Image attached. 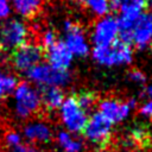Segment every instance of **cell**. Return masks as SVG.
I'll return each instance as SVG.
<instances>
[{
  "label": "cell",
  "mask_w": 152,
  "mask_h": 152,
  "mask_svg": "<svg viewBox=\"0 0 152 152\" xmlns=\"http://www.w3.org/2000/svg\"><path fill=\"white\" fill-rule=\"evenodd\" d=\"M78 106L84 110V112H89L91 110L96 104H97V97L93 91H88V90H83L80 91L76 96H75Z\"/></svg>",
  "instance_id": "d6986e66"
},
{
  "label": "cell",
  "mask_w": 152,
  "mask_h": 152,
  "mask_svg": "<svg viewBox=\"0 0 152 152\" xmlns=\"http://www.w3.org/2000/svg\"><path fill=\"white\" fill-rule=\"evenodd\" d=\"M63 32H64L63 43L66 45V48L69 49V51L72 53L74 57L83 58L90 53L91 48H90L89 37L80 25L66 19L63 23Z\"/></svg>",
  "instance_id": "52a82bcc"
},
{
  "label": "cell",
  "mask_w": 152,
  "mask_h": 152,
  "mask_svg": "<svg viewBox=\"0 0 152 152\" xmlns=\"http://www.w3.org/2000/svg\"><path fill=\"white\" fill-rule=\"evenodd\" d=\"M133 49L131 44L116 40L109 46H94L90 51L93 61L104 68L125 66L133 61Z\"/></svg>",
  "instance_id": "6da1fadb"
},
{
  "label": "cell",
  "mask_w": 152,
  "mask_h": 152,
  "mask_svg": "<svg viewBox=\"0 0 152 152\" xmlns=\"http://www.w3.org/2000/svg\"><path fill=\"white\" fill-rule=\"evenodd\" d=\"M23 135L31 142H50L52 139L51 127L40 120L27 122L23 128Z\"/></svg>",
  "instance_id": "4fadbf2b"
},
{
  "label": "cell",
  "mask_w": 152,
  "mask_h": 152,
  "mask_svg": "<svg viewBox=\"0 0 152 152\" xmlns=\"http://www.w3.org/2000/svg\"><path fill=\"white\" fill-rule=\"evenodd\" d=\"M131 110L126 101L116 97H104L97 102V112L112 125H118L127 120Z\"/></svg>",
  "instance_id": "30bf717a"
},
{
  "label": "cell",
  "mask_w": 152,
  "mask_h": 152,
  "mask_svg": "<svg viewBox=\"0 0 152 152\" xmlns=\"http://www.w3.org/2000/svg\"><path fill=\"white\" fill-rule=\"evenodd\" d=\"M72 1H75V2H78V4H80V2H83L84 0H72Z\"/></svg>",
  "instance_id": "83f0119b"
},
{
  "label": "cell",
  "mask_w": 152,
  "mask_h": 152,
  "mask_svg": "<svg viewBox=\"0 0 152 152\" xmlns=\"http://www.w3.org/2000/svg\"><path fill=\"white\" fill-rule=\"evenodd\" d=\"M152 42V18L151 13H142L131 34V44H133L137 49L144 50L146 49Z\"/></svg>",
  "instance_id": "8fae6325"
},
{
  "label": "cell",
  "mask_w": 152,
  "mask_h": 152,
  "mask_svg": "<svg viewBox=\"0 0 152 152\" xmlns=\"http://www.w3.org/2000/svg\"><path fill=\"white\" fill-rule=\"evenodd\" d=\"M131 137H132V140L133 141L139 142V144H142V142H147L148 141L150 132H148V129L145 126L138 125V126H135V127L132 128Z\"/></svg>",
  "instance_id": "ffe728a7"
},
{
  "label": "cell",
  "mask_w": 152,
  "mask_h": 152,
  "mask_svg": "<svg viewBox=\"0 0 152 152\" xmlns=\"http://www.w3.org/2000/svg\"><path fill=\"white\" fill-rule=\"evenodd\" d=\"M56 42H58L57 34L52 28H46V30H44L42 32V34H40V44H39L42 48H45V50H46L50 46H52Z\"/></svg>",
  "instance_id": "44dd1931"
},
{
  "label": "cell",
  "mask_w": 152,
  "mask_h": 152,
  "mask_svg": "<svg viewBox=\"0 0 152 152\" xmlns=\"http://www.w3.org/2000/svg\"><path fill=\"white\" fill-rule=\"evenodd\" d=\"M12 7L10 0H0V20H6L11 17Z\"/></svg>",
  "instance_id": "cb8c5ba5"
},
{
  "label": "cell",
  "mask_w": 152,
  "mask_h": 152,
  "mask_svg": "<svg viewBox=\"0 0 152 152\" xmlns=\"http://www.w3.org/2000/svg\"><path fill=\"white\" fill-rule=\"evenodd\" d=\"M139 114L147 120H152V100H146L139 104Z\"/></svg>",
  "instance_id": "603a6c76"
},
{
  "label": "cell",
  "mask_w": 152,
  "mask_h": 152,
  "mask_svg": "<svg viewBox=\"0 0 152 152\" xmlns=\"http://www.w3.org/2000/svg\"><path fill=\"white\" fill-rule=\"evenodd\" d=\"M18 83V78L13 72L0 68V101L12 95Z\"/></svg>",
  "instance_id": "e0dca14e"
},
{
  "label": "cell",
  "mask_w": 152,
  "mask_h": 152,
  "mask_svg": "<svg viewBox=\"0 0 152 152\" xmlns=\"http://www.w3.org/2000/svg\"><path fill=\"white\" fill-rule=\"evenodd\" d=\"M150 13H151V18H152V12H150Z\"/></svg>",
  "instance_id": "f546056e"
},
{
  "label": "cell",
  "mask_w": 152,
  "mask_h": 152,
  "mask_svg": "<svg viewBox=\"0 0 152 152\" xmlns=\"http://www.w3.org/2000/svg\"><path fill=\"white\" fill-rule=\"evenodd\" d=\"M44 57L43 48L33 42H26L12 52L11 64L18 72L27 74L37 64L42 63Z\"/></svg>",
  "instance_id": "ba28073f"
},
{
  "label": "cell",
  "mask_w": 152,
  "mask_h": 152,
  "mask_svg": "<svg viewBox=\"0 0 152 152\" xmlns=\"http://www.w3.org/2000/svg\"><path fill=\"white\" fill-rule=\"evenodd\" d=\"M30 28L23 19L8 18L0 25V50L4 52L14 51L27 42Z\"/></svg>",
  "instance_id": "277c9868"
},
{
  "label": "cell",
  "mask_w": 152,
  "mask_h": 152,
  "mask_svg": "<svg viewBox=\"0 0 152 152\" xmlns=\"http://www.w3.org/2000/svg\"><path fill=\"white\" fill-rule=\"evenodd\" d=\"M45 56L48 59L46 63L59 70H69L74 62L72 53L69 51L66 45L61 40L56 42L52 46L46 49Z\"/></svg>",
  "instance_id": "7c38bea8"
},
{
  "label": "cell",
  "mask_w": 152,
  "mask_h": 152,
  "mask_svg": "<svg viewBox=\"0 0 152 152\" xmlns=\"http://www.w3.org/2000/svg\"><path fill=\"white\" fill-rule=\"evenodd\" d=\"M147 1H148V4L152 6V0H146V2H147Z\"/></svg>",
  "instance_id": "f1b7e54d"
},
{
  "label": "cell",
  "mask_w": 152,
  "mask_h": 152,
  "mask_svg": "<svg viewBox=\"0 0 152 152\" xmlns=\"http://www.w3.org/2000/svg\"><path fill=\"white\" fill-rule=\"evenodd\" d=\"M113 125L108 122L99 112L93 113L82 132L86 140L99 150H104L112 139Z\"/></svg>",
  "instance_id": "5b68a950"
},
{
  "label": "cell",
  "mask_w": 152,
  "mask_h": 152,
  "mask_svg": "<svg viewBox=\"0 0 152 152\" xmlns=\"http://www.w3.org/2000/svg\"><path fill=\"white\" fill-rule=\"evenodd\" d=\"M28 82L40 88H63L71 81L69 70H59L49 63H39L26 74Z\"/></svg>",
  "instance_id": "3957f363"
},
{
  "label": "cell",
  "mask_w": 152,
  "mask_h": 152,
  "mask_svg": "<svg viewBox=\"0 0 152 152\" xmlns=\"http://www.w3.org/2000/svg\"><path fill=\"white\" fill-rule=\"evenodd\" d=\"M119 38V25L116 18L113 15H104L99 18L91 27L89 42L94 46H109Z\"/></svg>",
  "instance_id": "9c48e42d"
},
{
  "label": "cell",
  "mask_w": 152,
  "mask_h": 152,
  "mask_svg": "<svg viewBox=\"0 0 152 152\" xmlns=\"http://www.w3.org/2000/svg\"><path fill=\"white\" fill-rule=\"evenodd\" d=\"M12 11H14L21 18H32L34 17L43 4V0H10Z\"/></svg>",
  "instance_id": "9a60e30c"
},
{
  "label": "cell",
  "mask_w": 152,
  "mask_h": 152,
  "mask_svg": "<svg viewBox=\"0 0 152 152\" xmlns=\"http://www.w3.org/2000/svg\"><path fill=\"white\" fill-rule=\"evenodd\" d=\"M57 144L63 152H81L83 150L82 140L74 137L66 131H59L57 134Z\"/></svg>",
  "instance_id": "2e32d148"
},
{
  "label": "cell",
  "mask_w": 152,
  "mask_h": 152,
  "mask_svg": "<svg viewBox=\"0 0 152 152\" xmlns=\"http://www.w3.org/2000/svg\"><path fill=\"white\" fill-rule=\"evenodd\" d=\"M5 142L10 148L17 147L19 145H21L23 142V137L20 133L15 132V131H10L5 134Z\"/></svg>",
  "instance_id": "7402d4cb"
},
{
  "label": "cell",
  "mask_w": 152,
  "mask_h": 152,
  "mask_svg": "<svg viewBox=\"0 0 152 152\" xmlns=\"http://www.w3.org/2000/svg\"><path fill=\"white\" fill-rule=\"evenodd\" d=\"M58 112L59 119L66 132L71 134H80L83 132L89 116L88 113L78 106L75 96L65 97Z\"/></svg>",
  "instance_id": "8992f818"
},
{
  "label": "cell",
  "mask_w": 152,
  "mask_h": 152,
  "mask_svg": "<svg viewBox=\"0 0 152 152\" xmlns=\"http://www.w3.org/2000/svg\"><path fill=\"white\" fill-rule=\"evenodd\" d=\"M144 99L146 100H152V84L147 86L145 89H144Z\"/></svg>",
  "instance_id": "4316f807"
},
{
  "label": "cell",
  "mask_w": 152,
  "mask_h": 152,
  "mask_svg": "<svg viewBox=\"0 0 152 152\" xmlns=\"http://www.w3.org/2000/svg\"><path fill=\"white\" fill-rule=\"evenodd\" d=\"M110 1L112 0H84L83 2L93 15L101 18V17L108 15L109 11L112 10Z\"/></svg>",
  "instance_id": "ac0fdd59"
},
{
  "label": "cell",
  "mask_w": 152,
  "mask_h": 152,
  "mask_svg": "<svg viewBox=\"0 0 152 152\" xmlns=\"http://www.w3.org/2000/svg\"><path fill=\"white\" fill-rule=\"evenodd\" d=\"M40 97H42V106H44L48 110H57L63 103L65 95L62 88L50 87V88H42Z\"/></svg>",
  "instance_id": "5bb4252c"
},
{
  "label": "cell",
  "mask_w": 152,
  "mask_h": 152,
  "mask_svg": "<svg viewBox=\"0 0 152 152\" xmlns=\"http://www.w3.org/2000/svg\"><path fill=\"white\" fill-rule=\"evenodd\" d=\"M8 152H42L39 151L38 148L31 146V145H19L17 147H13V148H10Z\"/></svg>",
  "instance_id": "484cf974"
},
{
  "label": "cell",
  "mask_w": 152,
  "mask_h": 152,
  "mask_svg": "<svg viewBox=\"0 0 152 152\" xmlns=\"http://www.w3.org/2000/svg\"><path fill=\"white\" fill-rule=\"evenodd\" d=\"M150 45H151V48H152V42H151V44H150Z\"/></svg>",
  "instance_id": "4dcf8cb0"
},
{
  "label": "cell",
  "mask_w": 152,
  "mask_h": 152,
  "mask_svg": "<svg viewBox=\"0 0 152 152\" xmlns=\"http://www.w3.org/2000/svg\"><path fill=\"white\" fill-rule=\"evenodd\" d=\"M13 95V110L18 119H28L42 107L40 90L30 82H20Z\"/></svg>",
  "instance_id": "7a4b0ae2"
},
{
  "label": "cell",
  "mask_w": 152,
  "mask_h": 152,
  "mask_svg": "<svg viewBox=\"0 0 152 152\" xmlns=\"http://www.w3.org/2000/svg\"><path fill=\"white\" fill-rule=\"evenodd\" d=\"M128 78L134 82V83H138V84H142L145 81H146V76L145 74L139 70V69H132L129 72H128Z\"/></svg>",
  "instance_id": "d4e9b609"
}]
</instances>
